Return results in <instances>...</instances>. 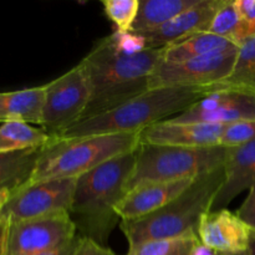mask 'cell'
Segmentation results:
<instances>
[{
    "label": "cell",
    "instance_id": "6da1fadb",
    "mask_svg": "<svg viewBox=\"0 0 255 255\" xmlns=\"http://www.w3.org/2000/svg\"><path fill=\"white\" fill-rule=\"evenodd\" d=\"M164 51L161 47L127 54L117 46L114 35L97 40L80 61L91 85L90 102L80 121L112 111L148 91L149 80L163 61Z\"/></svg>",
    "mask_w": 255,
    "mask_h": 255
},
{
    "label": "cell",
    "instance_id": "7a4b0ae2",
    "mask_svg": "<svg viewBox=\"0 0 255 255\" xmlns=\"http://www.w3.org/2000/svg\"><path fill=\"white\" fill-rule=\"evenodd\" d=\"M137 151L102 163L76 179L70 216L82 237L104 246L119 223L116 208L127 193Z\"/></svg>",
    "mask_w": 255,
    "mask_h": 255
},
{
    "label": "cell",
    "instance_id": "3957f363",
    "mask_svg": "<svg viewBox=\"0 0 255 255\" xmlns=\"http://www.w3.org/2000/svg\"><path fill=\"white\" fill-rule=\"evenodd\" d=\"M204 96L207 94L203 87L151 89L112 111L77 122L59 138L138 133L166 117L182 114Z\"/></svg>",
    "mask_w": 255,
    "mask_h": 255
},
{
    "label": "cell",
    "instance_id": "277c9868",
    "mask_svg": "<svg viewBox=\"0 0 255 255\" xmlns=\"http://www.w3.org/2000/svg\"><path fill=\"white\" fill-rule=\"evenodd\" d=\"M224 182V168L197 177L193 183L163 208L133 221H121L120 228L128 246L157 239H172L197 234L201 218L212 204Z\"/></svg>",
    "mask_w": 255,
    "mask_h": 255
},
{
    "label": "cell",
    "instance_id": "5b68a950",
    "mask_svg": "<svg viewBox=\"0 0 255 255\" xmlns=\"http://www.w3.org/2000/svg\"><path fill=\"white\" fill-rule=\"evenodd\" d=\"M139 147L138 133H111L77 138H55L41 148L26 184L49 179L79 178L102 163Z\"/></svg>",
    "mask_w": 255,
    "mask_h": 255
},
{
    "label": "cell",
    "instance_id": "8992f818",
    "mask_svg": "<svg viewBox=\"0 0 255 255\" xmlns=\"http://www.w3.org/2000/svg\"><path fill=\"white\" fill-rule=\"evenodd\" d=\"M227 149L139 144L127 192L141 184L192 179L217 171L224 166Z\"/></svg>",
    "mask_w": 255,
    "mask_h": 255
},
{
    "label": "cell",
    "instance_id": "52a82bcc",
    "mask_svg": "<svg viewBox=\"0 0 255 255\" xmlns=\"http://www.w3.org/2000/svg\"><path fill=\"white\" fill-rule=\"evenodd\" d=\"M91 97V85L81 62L45 85L41 125L52 137H61L82 119Z\"/></svg>",
    "mask_w": 255,
    "mask_h": 255
},
{
    "label": "cell",
    "instance_id": "ba28073f",
    "mask_svg": "<svg viewBox=\"0 0 255 255\" xmlns=\"http://www.w3.org/2000/svg\"><path fill=\"white\" fill-rule=\"evenodd\" d=\"M76 179H49L25 184L11 193L0 217L12 224L59 213H70Z\"/></svg>",
    "mask_w": 255,
    "mask_h": 255
},
{
    "label": "cell",
    "instance_id": "9c48e42d",
    "mask_svg": "<svg viewBox=\"0 0 255 255\" xmlns=\"http://www.w3.org/2000/svg\"><path fill=\"white\" fill-rule=\"evenodd\" d=\"M239 49L181 62L162 61L149 80V90L159 87H207L232 72Z\"/></svg>",
    "mask_w": 255,
    "mask_h": 255
},
{
    "label": "cell",
    "instance_id": "30bf717a",
    "mask_svg": "<svg viewBox=\"0 0 255 255\" xmlns=\"http://www.w3.org/2000/svg\"><path fill=\"white\" fill-rule=\"evenodd\" d=\"M70 213H59L10 224L7 255H34L56 251L76 238Z\"/></svg>",
    "mask_w": 255,
    "mask_h": 255
},
{
    "label": "cell",
    "instance_id": "8fae6325",
    "mask_svg": "<svg viewBox=\"0 0 255 255\" xmlns=\"http://www.w3.org/2000/svg\"><path fill=\"white\" fill-rule=\"evenodd\" d=\"M178 124L227 125L255 120V95L221 90L204 96L186 111L169 119Z\"/></svg>",
    "mask_w": 255,
    "mask_h": 255
},
{
    "label": "cell",
    "instance_id": "7c38bea8",
    "mask_svg": "<svg viewBox=\"0 0 255 255\" xmlns=\"http://www.w3.org/2000/svg\"><path fill=\"white\" fill-rule=\"evenodd\" d=\"M224 126L209 124H178L163 120L138 132L139 144L209 148L219 146Z\"/></svg>",
    "mask_w": 255,
    "mask_h": 255
},
{
    "label": "cell",
    "instance_id": "4fadbf2b",
    "mask_svg": "<svg viewBox=\"0 0 255 255\" xmlns=\"http://www.w3.org/2000/svg\"><path fill=\"white\" fill-rule=\"evenodd\" d=\"M252 228L238 214L222 209L208 212L197 228L199 242L222 254H242L248 248Z\"/></svg>",
    "mask_w": 255,
    "mask_h": 255
},
{
    "label": "cell",
    "instance_id": "5bb4252c",
    "mask_svg": "<svg viewBox=\"0 0 255 255\" xmlns=\"http://www.w3.org/2000/svg\"><path fill=\"white\" fill-rule=\"evenodd\" d=\"M221 2L222 0H201L171 21L146 32L142 35L146 41V47L161 49L193 34L208 32Z\"/></svg>",
    "mask_w": 255,
    "mask_h": 255
},
{
    "label": "cell",
    "instance_id": "9a60e30c",
    "mask_svg": "<svg viewBox=\"0 0 255 255\" xmlns=\"http://www.w3.org/2000/svg\"><path fill=\"white\" fill-rule=\"evenodd\" d=\"M196 178L174 182H157L134 187L116 208L121 221H133L154 213L183 193Z\"/></svg>",
    "mask_w": 255,
    "mask_h": 255
},
{
    "label": "cell",
    "instance_id": "2e32d148",
    "mask_svg": "<svg viewBox=\"0 0 255 255\" xmlns=\"http://www.w3.org/2000/svg\"><path fill=\"white\" fill-rule=\"evenodd\" d=\"M224 182L212 204V212L222 211L237 196L255 184V141L227 149Z\"/></svg>",
    "mask_w": 255,
    "mask_h": 255
},
{
    "label": "cell",
    "instance_id": "e0dca14e",
    "mask_svg": "<svg viewBox=\"0 0 255 255\" xmlns=\"http://www.w3.org/2000/svg\"><path fill=\"white\" fill-rule=\"evenodd\" d=\"M45 101L44 86L0 92V122L41 125Z\"/></svg>",
    "mask_w": 255,
    "mask_h": 255
},
{
    "label": "cell",
    "instance_id": "ac0fdd59",
    "mask_svg": "<svg viewBox=\"0 0 255 255\" xmlns=\"http://www.w3.org/2000/svg\"><path fill=\"white\" fill-rule=\"evenodd\" d=\"M164 49V62H181L217 52L237 50L239 46L232 40L217 36L211 32H198L167 45Z\"/></svg>",
    "mask_w": 255,
    "mask_h": 255
},
{
    "label": "cell",
    "instance_id": "d6986e66",
    "mask_svg": "<svg viewBox=\"0 0 255 255\" xmlns=\"http://www.w3.org/2000/svg\"><path fill=\"white\" fill-rule=\"evenodd\" d=\"M201 0H139V9L132 32L143 35L171 21Z\"/></svg>",
    "mask_w": 255,
    "mask_h": 255
},
{
    "label": "cell",
    "instance_id": "ffe728a7",
    "mask_svg": "<svg viewBox=\"0 0 255 255\" xmlns=\"http://www.w3.org/2000/svg\"><path fill=\"white\" fill-rule=\"evenodd\" d=\"M203 90L207 95L221 90H236L255 95V36L241 44L231 74L221 82L203 87Z\"/></svg>",
    "mask_w": 255,
    "mask_h": 255
},
{
    "label": "cell",
    "instance_id": "44dd1931",
    "mask_svg": "<svg viewBox=\"0 0 255 255\" xmlns=\"http://www.w3.org/2000/svg\"><path fill=\"white\" fill-rule=\"evenodd\" d=\"M41 148L0 153V191L11 193L24 187L31 178Z\"/></svg>",
    "mask_w": 255,
    "mask_h": 255
},
{
    "label": "cell",
    "instance_id": "7402d4cb",
    "mask_svg": "<svg viewBox=\"0 0 255 255\" xmlns=\"http://www.w3.org/2000/svg\"><path fill=\"white\" fill-rule=\"evenodd\" d=\"M55 138L25 122H5L0 126V153L44 148Z\"/></svg>",
    "mask_w": 255,
    "mask_h": 255
},
{
    "label": "cell",
    "instance_id": "603a6c76",
    "mask_svg": "<svg viewBox=\"0 0 255 255\" xmlns=\"http://www.w3.org/2000/svg\"><path fill=\"white\" fill-rule=\"evenodd\" d=\"M199 242L197 234L172 239H157L131 246L127 255H191Z\"/></svg>",
    "mask_w": 255,
    "mask_h": 255
},
{
    "label": "cell",
    "instance_id": "cb8c5ba5",
    "mask_svg": "<svg viewBox=\"0 0 255 255\" xmlns=\"http://www.w3.org/2000/svg\"><path fill=\"white\" fill-rule=\"evenodd\" d=\"M208 32L232 40L241 46L242 19L236 6V0H222Z\"/></svg>",
    "mask_w": 255,
    "mask_h": 255
},
{
    "label": "cell",
    "instance_id": "d4e9b609",
    "mask_svg": "<svg viewBox=\"0 0 255 255\" xmlns=\"http://www.w3.org/2000/svg\"><path fill=\"white\" fill-rule=\"evenodd\" d=\"M106 16L116 25L120 32L132 31L139 9V0H102Z\"/></svg>",
    "mask_w": 255,
    "mask_h": 255
},
{
    "label": "cell",
    "instance_id": "484cf974",
    "mask_svg": "<svg viewBox=\"0 0 255 255\" xmlns=\"http://www.w3.org/2000/svg\"><path fill=\"white\" fill-rule=\"evenodd\" d=\"M255 141V120L239 121L224 126L219 146L232 148Z\"/></svg>",
    "mask_w": 255,
    "mask_h": 255
},
{
    "label": "cell",
    "instance_id": "4316f807",
    "mask_svg": "<svg viewBox=\"0 0 255 255\" xmlns=\"http://www.w3.org/2000/svg\"><path fill=\"white\" fill-rule=\"evenodd\" d=\"M236 6L242 19L241 39L243 42L255 36V0H236Z\"/></svg>",
    "mask_w": 255,
    "mask_h": 255
},
{
    "label": "cell",
    "instance_id": "83f0119b",
    "mask_svg": "<svg viewBox=\"0 0 255 255\" xmlns=\"http://www.w3.org/2000/svg\"><path fill=\"white\" fill-rule=\"evenodd\" d=\"M74 255H116L111 249L106 248L96 241L86 237H81L79 247Z\"/></svg>",
    "mask_w": 255,
    "mask_h": 255
},
{
    "label": "cell",
    "instance_id": "f1b7e54d",
    "mask_svg": "<svg viewBox=\"0 0 255 255\" xmlns=\"http://www.w3.org/2000/svg\"><path fill=\"white\" fill-rule=\"evenodd\" d=\"M11 192L7 189H1L0 191V213H1L2 208L9 201ZM9 229L10 223L4 221L0 217V255H7V239H9Z\"/></svg>",
    "mask_w": 255,
    "mask_h": 255
},
{
    "label": "cell",
    "instance_id": "f546056e",
    "mask_svg": "<svg viewBox=\"0 0 255 255\" xmlns=\"http://www.w3.org/2000/svg\"><path fill=\"white\" fill-rule=\"evenodd\" d=\"M239 218L246 222L251 228L255 229V184L251 188L248 197L237 212Z\"/></svg>",
    "mask_w": 255,
    "mask_h": 255
},
{
    "label": "cell",
    "instance_id": "4dcf8cb0",
    "mask_svg": "<svg viewBox=\"0 0 255 255\" xmlns=\"http://www.w3.org/2000/svg\"><path fill=\"white\" fill-rule=\"evenodd\" d=\"M80 241H81V237H76L72 242H70L69 244L64 246L62 248L56 249V251L51 252H45V253L40 254H34V255H74L76 252L77 247H79Z\"/></svg>",
    "mask_w": 255,
    "mask_h": 255
},
{
    "label": "cell",
    "instance_id": "1f68e13d",
    "mask_svg": "<svg viewBox=\"0 0 255 255\" xmlns=\"http://www.w3.org/2000/svg\"><path fill=\"white\" fill-rule=\"evenodd\" d=\"M217 254H218V252H214L213 249L208 248V247H206L204 244H202L201 242H198L197 246L194 247L193 252H192L191 255H217Z\"/></svg>",
    "mask_w": 255,
    "mask_h": 255
},
{
    "label": "cell",
    "instance_id": "d6a6232c",
    "mask_svg": "<svg viewBox=\"0 0 255 255\" xmlns=\"http://www.w3.org/2000/svg\"><path fill=\"white\" fill-rule=\"evenodd\" d=\"M246 255H255V229L252 228L251 237H249L248 248L246 251Z\"/></svg>",
    "mask_w": 255,
    "mask_h": 255
},
{
    "label": "cell",
    "instance_id": "836d02e7",
    "mask_svg": "<svg viewBox=\"0 0 255 255\" xmlns=\"http://www.w3.org/2000/svg\"><path fill=\"white\" fill-rule=\"evenodd\" d=\"M217 255H246V253H242V254H222V253H218Z\"/></svg>",
    "mask_w": 255,
    "mask_h": 255
}]
</instances>
